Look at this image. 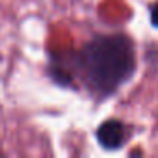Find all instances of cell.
I'll return each mask as SVG.
<instances>
[{
	"instance_id": "cell-1",
	"label": "cell",
	"mask_w": 158,
	"mask_h": 158,
	"mask_svg": "<svg viewBox=\"0 0 158 158\" xmlns=\"http://www.w3.org/2000/svg\"><path fill=\"white\" fill-rule=\"evenodd\" d=\"M77 66L87 87L99 97H109L133 77L134 46L127 36H97L77 55Z\"/></svg>"
},
{
	"instance_id": "cell-3",
	"label": "cell",
	"mask_w": 158,
	"mask_h": 158,
	"mask_svg": "<svg viewBox=\"0 0 158 158\" xmlns=\"http://www.w3.org/2000/svg\"><path fill=\"white\" fill-rule=\"evenodd\" d=\"M150 21L153 27H158V2L151 7V14H150Z\"/></svg>"
},
{
	"instance_id": "cell-2",
	"label": "cell",
	"mask_w": 158,
	"mask_h": 158,
	"mask_svg": "<svg viewBox=\"0 0 158 158\" xmlns=\"http://www.w3.org/2000/svg\"><path fill=\"white\" fill-rule=\"evenodd\" d=\"M97 141L106 150H119L126 141V127L121 121H106L97 127Z\"/></svg>"
}]
</instances>
